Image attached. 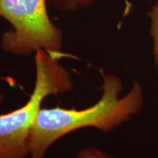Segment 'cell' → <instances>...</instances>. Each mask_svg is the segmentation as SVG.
<instances>
[{
	"instance_id": "cell-1",
	"label": "cell",
	"mask_w": 158,
	"mask_h": 158,
	"mask_svg": "<svg viewBox=\"0 0 158 158\" xmlns=\"http://www.w3.org/2000/svg\"><path fill=\"white\" fill-rule=\"evenodd\" d=\"M102 78L101 98L94 106L79 110L59 107L39 110L28 141L31 158H44L55 141L71 132L92 127L110 133L141 111L144 95L139 82L133 81L130 92L120 97L121 78L112 73L102 75Z\"/></svg>"
},
{
	"instance_id": "cell-2",
	"label": "cell",
	"mask_w": 158,
	"mask_h": 158,
	"mask_svg": "<svg viewBox=\"0 0 158 158\" xmlns=\"http://www.w3.org/2000/svg\"><path fill=\"white\" fill-rule=\"evenodd\" d=\"M62 57L43 50L35 52L36 81L29 101L22 107L0 115V158H25L28 141L43 100L73 89L70 76L59 63Z\"/></svg>"
},
{
	"instance_id": "cell-3",
	"label": "cell",
	"mask_w": 158,
	"mask_h": 158,
	"mask_svg": "<svg viewBox=\"0 0 158 158\" xmlns=\"http://www.w3.org/2000/svg\"><path fill=\"white\" fill-rule=\"evenodd\" d=\"M0 16L13 29L2 37L6 52L30 55L43 49L62 57V32L51 22L45 0H0Z\"/></svg>"
},
{
	"instance_id": "cell-4",
	"label": "cell",
	"mask_w": 158,
	"mask_h": 158,
	"mask_svg": "<svg viewBox=\"0 0 158 158\" xmlns=\"http://www.w3.org/2000/svg\"><path fill=\"white\" fill-rule=\"evenodd\" d=\"M150 21V35L153 40V54L155 63L157 68L158 77V2L154 5L147 13Z\"/></svg>"
},
{
	"instance_id": "cell-5",
	"label": "cell",
	"mask_w": 158,
	"mask_h": 158,
	"mask_svg": "<svg viewBox=\"0 0 158 158\" xmlns=\"http://www.w3.org/2000/svg\"><path fill=\"white\" fill-rule=\"evenodd\" d=\"M75 158H114L97 148H88L81 151Z\"/></svg>"
},
{
	"instance_id": "cell-6",
	"label": "cell",
	"mask_w": 158,
	"mask_h": 158,
	"mask_svg": "<svg viewBox=\"0 0 158 158\" xmlns=\"http://www.w3.org/2000/svg\"><path fill=\"white\" fill-rule=\"evenodd\" d=\"M56 5L61 8L75 9L81 6L90 5L94 0H54Z\"/></svg>"
}]
</instances>
